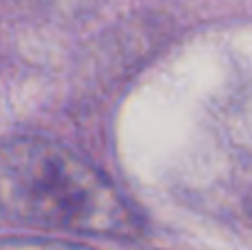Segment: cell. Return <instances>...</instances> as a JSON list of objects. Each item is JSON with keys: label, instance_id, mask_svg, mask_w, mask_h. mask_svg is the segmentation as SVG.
I'll list each match as a JSON object with an SVG mask.
<instances>
[{"label": "cell", "instance_id": "1", "mask_svg": "<svg viewBox=\"0 0 252 250\" xmlns=\"http://www.w3.org/2000/svg\"><path fill=\"white\" fill-rule=\"evenodd\" d=\"M0 211L42 228L130 238L140 218L120 191L71 150L17 138L0 143Z\"/></svg>", "mask_w": 252, "mask_h": 250}, {"label": "cell", "instance_id": "2", "mask_svg": "<svg viewBox=\"0 0 252 250\" xmlns=\"http://www.w3.org/2000/svg\"><path fill=\"white\" fill-rule=\"evenodd\" d=\"M0 250H88L84 246L64 243V241H7L0 243Z\"/></svg>", "mask_w": 252, "mask_h": 250}]
</instances>
